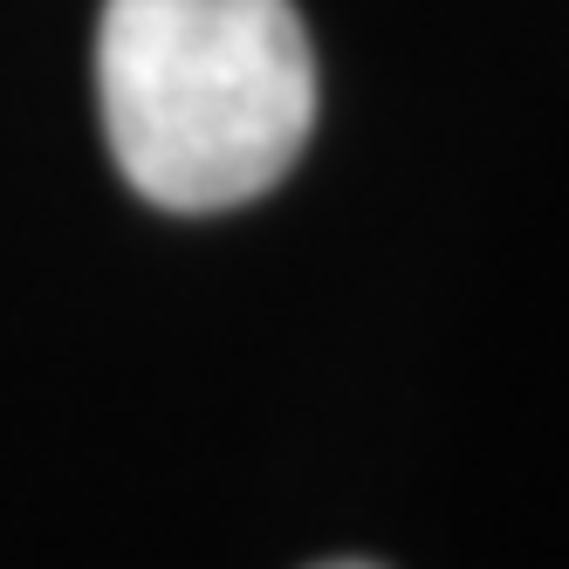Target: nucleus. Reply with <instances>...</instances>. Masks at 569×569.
Instances as JSON below:
<instances>
[{
    "label": "nucleus",
    "mask_w": 569,
    "mask_h": 569,
    "mask_svg": "<svg viewBox=\"0 0 569 569\" xmlns=\"http://www.w3.org/2000/svg\"><path fill=\"white\" fill-rule=\"evenodd\" d=\"M103 138L151 207H248L302 158L316 56L289 0H103Z\"/></svg>",
    "instance_id": "nucleus-1"
},
{
    "label": "nucleus",
    "mask_w": 569,
    "mask_h": 569,
    "mask_svg": "<svg viewBox=\"0 0 569 569\" xmlns=\"http://www.w3.org/2000/svg\"><path fill=\"white\" fill-rule=\"evenodd\" d=\"M316 569H378V562H316Z\"/></svg>",
    "instance_id": "nucleus-2"
}]
</instances>
